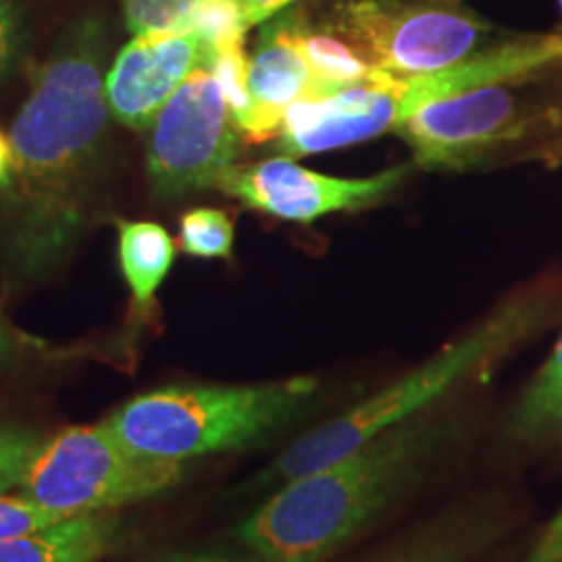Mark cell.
<instances>
[{
  "label": "cell",
  "instance_id": "cell-15",
  "mask_svg": "<svg viewBox=\"0 0 562 562\" xmlns=\"http://www.w3.org/2000/svg\"><path fill=\"white\" fill-rule=\"evenodd\" d=\"M117 229L121 271L132 292L134 317L148 322L155 294L173 265L176 244L159 223L117 220Z\"/></svg>",
  "mask_w": 562,
  "mask_h": 562
},
{
  "label": "cell",
  "instance_id": "cell-20",
  "mask_svg": "<svg viewBox=\"0 0 562 562\" xmlns=\"http://www.w3.org/2000/svg\"><path fill=\"white\" fill-rule=\"evenodd\" d=\"M248 65L250 59L246 57L244 44L220 48L211 53V59L206 63V67L211 69V74L215 76V80L222 88L229 115L236 123V127L240 130V134L250 120V111H252L250 90H248Z\"/></svg>",
  "mask_w": 562,
  "mask_h": 562
},
{
  "label": "cell",
  "instance_id": "cell-24",
  "mask_svg": "<svg viewBox=\"0 0 562 562\" xmlns=\"http://www.w3.org/2000/svg\"><path fill=\"white\" fill-rule=\"evenodd\" d=\"M23 46V20L15 0H0V81L20 59Z\"/></svg>",
  "mask_w": 562,
  "mask_h": 562
},
{
  "label": "cell",
  "instance_id": "cell-13",
  "mask_svg": "<svg viewBox=\"0 0 562 562\" xmlns=\"http://www.w3.org/2000/svg\"><path fill=\"white\" fill-rule=\"evenodd\" d=\"M111 513L69 517L48 529L0 542V562H99L120 540Z\"/></svg>",
  "mask_w": 562,
  "mask_h": 562
},
{
  "label": "cell",
  "instance_id": "cell-21",
  "mask_svg": "<svg viewBox=\"0 0 562 562\" xmlns=\"http://www.w3.org/2000/svg\"><path fill=\"white\" fill-rule=\"evenodd\" d=\"M199 0H123L125 25L134 36L181 34Z\"/></svg>",
  "mask_w": 562,
  "mask_h": 562
},
{
  "label": "cell",
  "instance_id": "cell-7",
  "mask_svg": "<svg viewBox=\"0 0 562 562\" xmlns=\"http://www.w3.org/2000/svg\"><path fill=\"white\" fill-rule=\"evenodd\" d=\"M183 475L186 464L132 454L101 422L65 427L44 440L20 490L65 517H81L150 501Z\"/></svg>",
  "mask_w": 562,
  "mask_h": 562
},
{
  "label": "cell",
  "instance_id": "cell-19",
  "mask_svg": "<svg viewBox=\"0 0 562 562\" xmlns=\"http://www.w3.org/2000/svg\"><path fill=\"white\" fill-rule=\"evenodd\" d=\"M246 30L241 0H199L188 23V32L199 36L211 53L244 44Z\"/></svg>",
  "mask_w": 562,
  "mask_h": 562
},
{
  "label": "cell",
  "instance_id": "cell-12",
  "mask_svg": "<svg viewBox=\"0 0 562 562\" xmlns=\"http://www.w3.org/2000/svg\"><path fill=\"white\" fill-rule=\"evenodd\" d=\"M296 23L299 15L290 13L261 32L248 65L252 111L241 132L244 142L276 140L292 104L325 97L296 44Z\"/></svg>",
  "mask_w": 562,
  "mask_h": 562
},
{
  "label": "cell",
  "instance_id": "cell-14",
  "mask_svg": "<svg viewBox=\"0 0 562 562\" xmlns=\"http://www.w3.org/2000/svg\"><path fill=\"white\" fill-rule=\"evenodd\" d=\"M498 531L490 513L457 510L423 525L367 562H469L492 543Z\"/></svg>",
  "mask_w": 562,
  "mask_h": 562
},
{
  "label": "cell",
  "instance_id": "cell-16",
  "mask_svg": "<svg viewBox=\"0 0 562 562\" xmlns=\"http://www.w3.org/2000/svg\"><path fill=\"white\" fill-rule=\"evenodd\" d=\"M506 434L521 446L562 440V334L552 355L513 408Z\"/></svg>",
  "mask_w": 562,
  "mask_h": 562
},
{
  "label": "cell",
  "instance_id": "cell-1",
  "mask_svg": "<svg viewBox=\"0 0 562 562\" xmlns=\"http://www.w3.org/2000/svg\"><path fill=\"white\" fill-rule=\"evenodd\" d=\"M104 59V23L81 18L34 74L21 104L11 130L13 173L0 206V261L11 285L55 269L90 222L111 115Z\"/></svg>",
  "mask_w": 562,
  "mask_h": 562
},
{
  "label": "cell",
  "instance_id": "cell-29",
  "mask_svg": "<svg viewBox=\"0 0 562 562\" xmlns=\"http://www.w3.org/2000/svg\"><path fill=\"white\" fill-rule=\"evenodd\" d=\"M11 173H13V146H11V138H7L0 132V190L7 188Z\"/></svg>",
  "mask_w": 562,
  "mask_h": 562
},
{
  "label": "cell",
  "instance_id": "cell-4",
  "mask_svg": "<svg viewBox=\"0 0 562 562\" xmlns=\"http://www.w3.org/2000/svg\"><path fill=\"white\" fill-rule=\"evenodd\" d=\"M322 398L315 378L252 385H167L113 411L104 425L146 461L186 462L257 446L301 422Z\"/></svg>",
  "mask_w": 562,
  "mask_h": 562
},
{
  "label": "cell",
  "instance_id": "cell-11",
  "mask_svg": "<svg viewBox=\"0 0 562 562\" xmlns=\"http://www.w3.org/2000/svg\"><path fill=\"white\" fill-rule=\"evenodd\" d=\"M209 59L211 48L190 32L136 36L104 76L111 117L132 130H148L188 76Z\"/></svg>",
  "mask_w": 562,
  "mask_h": 562
},
{
  "label": "cell",
  "instance_id": "cell-3",
  "mask_svg": "<svg viewBox=\"0 0 562 562\" xmlns=\"http://www.w3.org/2000/svg\"><path fill=\"white\" fill-rule=\"evenodd\" d=\"M394 134L429 171L561 167L562 53L427 104Z\"/></svg>",
  "mask_w": 562,
  "mask_h": 562
},
{
  "label": "cell",
  "instance_id": "cell-10",
  "mask_svg": "<svg viewBox=\"0 0 562 562\" xmlns=\"http://www.w3.org/2000/svg\"><path fill=\"white\" fill-rule=\"evenodd\" d=\"M408 169V165H398L367 180H341L278 157L250 165L236 162L223 173L217 190L267 215L311 223L329 213L359 211L382 201Z\"/></svg>",
  "mask_w": 562,
  "mask_h": 562
},
{
  "label": "cell",
  "instance_id": "cell-26",
  "mask_svg": "<svg viewBox=\"0 0 562 562\" xmlns=\"http://www.w3.org/2000/svg\"><path fill=\"white\" fill-rule=\"evenodd\" d=\"M525 562H562V510L546 527Z\"/></svg>",
  "mask_w": 562,
  "mask_h": 562
},
{
  "label": "cell",
  "instance_id": "cell-2",
  "mask_svg": "<svg viewBox=\"0 0 562 562\" xmlns=\"http://www.w3.org/2000/svg\"><path fill=\"white\" fill-rule=\"evenodd\" d=\"M431 411L401 423L338 461L276 487L234 529L261 562H323L404 498L450 443Z\"/></svg>",
  "mask_w": 562,
  "mask_h": 562
},
{
  "label": "cell",
  "instance_id": "cell-17",
  "mask_svg": "<svg viewBox=\"0 0 562 562\" xmlns=\"http://www.w3.org/2000/svg\"><path fill=\"white\" fill-rule=\"evenodd\" d=\"M296 44L315 80L319 81L325 97L336 94L359 81L369 80L378 71L338 36L322 27L313 30L301 20L296 23Z\"/></svg>",
  "mask_w": 562,
  "mask_h": 562
},
{
  "label": "cell",
  "instance_id": "cell-25",
  "mask_svg": "<svg viewBox=\"0 0 562 562\" xmlns=\"http://www.w3.org/2000/svg\"><path fill=\"white\" fill-rule=\"evenodd\" d=\"M142 562H261L255 554L244 548H222V546H199V548H180L157 554Z\"/></svg>",
  "mask_w": 562,
  "mask_h": 562
},
{
  "label": "cell",
  "instance_id": "cell-31",
  "mask_svg": "<svg viewBox=\"0 0 562 562\" xmlns=\"http://www.w3.org/2000/svg\"><path fill=\"white\" fill-rule=\"evenodd\" d=\"M559 7H561V32H562V0H559Z\"/></svg>",
  "mask_w": 562,
  "mask_h": 562
},
{
  "label": "cell",
  "instance_id": "cell-22",
  "mask_svg": "<svg viewBox=\"0 0 562 562\" xmlns=\"http://www.w3.org/2000/svg\"><path fill=\"white\" fill-rule=\"evenodd\" d=\"M44 438L20 423L0 419V492L20 487Z\"/></svg>",
  "mask_w": 562,
  "mask_h": 562
},
{
  "label": "cell",
  "instance_id": "cell-6",
  "mask_svg": "<svg viewBox=\"0 0 562 562\" xmlns=\"http://www.w3.org/2000/svg\"><path fill=\"white\" fill-rule=\"evenodd\" d=\"M319 27L401 78L457 67L515 36L461 4L431 0H334Z\"/></svg>",
  "mask_w": 562,
  "mask_h": 562
},
{
  "label": "cell",
  "instance_id": "cell-23",
  "mask_svg": "<svg viewBox=\"0 0 562 562\" xmlns=\"http://www.w3.org/2000/svg\"><path fill=\"white\" fill-rule=\"evenodd\" d=\"M65 519L69 517L25 494L11 496L9 492H0V542L36 533Z\"/></svg>",
  "mask_w": 562,
  "mask_h": 562
},
{
  "label": "cell",
  "instance_id": "cell-5",
  "mask_svg": "<svg viewBox=\"0 0 562 562\" xmlns=\"http://www.w3.org/2000/svg\"><path fill=\"white\" fill-rule=\"evenodd\" d=\"M540 315L542 306L536 302L504 306L398 382L390 383L378 394L357 402L346 413L290 443L246 487L252 492H273L283 483L359 450L383 431L427 413L434 402L443 398L521 341L536 327Z\"/></svg>",
  "mask_w": 562,
  "mask_h": 562
},
{
  "label": "cell",
  "instance_id": "cell-28",
  "mask_svg": "<svg viewBox=\"0 0 562 562\" xmlns=\"http://www.w3.org/2000/svg\"><path fill=\"white\" fill-rule=\"evenodd\" d=\"M18 350H20L18 336L13 334V329L7 325V322L0 315V367L13 361L18 357Z\"/></svg>",
  "mask_w": 562,
  "mask_h": 562
},
{
  "label": "cell",
  "instance_id": "cell-27",
  "mask_svg": "<svg viewBox=\"0 0 562 562\" xmlns=\"http://www.w3.org/2000/svg\"><path fill=\"white\" fill-rule=\"evenodd\" d=\"M296 0H241L244 4V18L248 27L259 25L262 21L276 18L283 9H288Z\"/></svg>",
  "mask_w": 562,
  "mask_h": 562
},
{
  "label": "cell",
  "instance_id": "cell-30",
  "mask_svg": "<svg viewBox=\"0 0 562 562\" xmlns=\"http://www.w3.org/2000/svg\"><path fill=\"white\" fill-rule=\"evenodd\" d=\"M431 2H446V4H459L462 0H431Z\"/></svg>",
  "mask_w": 562,
  "mask_h": 562
},
{
  "label": "cell",
  "instance_id": "cell-18",
  "mask_svg": "<svg viewBox=\"0 0 562 562\" xmlns=\"http://www.w3.org/2000/svg\"><path fill=\"white\" fill-rule=\"evenodd\" d=\"M181 250L201 259H229L234 248V222L217 209H194L180 222Z\"/></svg>",
  "mask_w": 562,
  "mask_h": 562
},
{
  "label": "cell",
  "instance_id": "cell-8",
  "mask_svg": "<svg viewBox=\"0 0 562 562\" xmlns=\"http://www.w3.org/2000/svg\"><path fill=\"white\" fill-rule=\"evenodd\" d=\"M240 130L206 65L194 69L150 125L148 180L159 196L217 188L240 155Z\"/></svg>",
  "mask_w": 562,
  "mask_h": 562
},
{
  "label": "cell",
  "instance_id": "cell-9",
  "mask_svg": "<svg viewBox=\"0 0 562 562\" xmlns=\"http://www.w3.org/2000/svg\"><path fill=\"white\" fill-rule=\"evenodd\" d=\"M415 78L375 71L373 78L336 94L292 104L281 123L278 150L283 157H306L394 132L425 102Z\"/></svg>",
  "mask_w": 562,
  "mask_h": 562
}]
</instances>
